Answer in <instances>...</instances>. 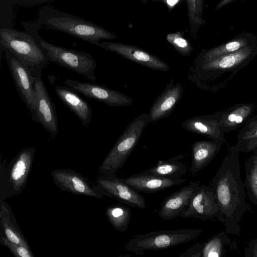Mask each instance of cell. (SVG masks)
<instances>
[{
	"label": "cell",
	"mask_w": 257,
	"mask_h": 257,
	"mask_svg": "<svg viewBox=\"0 0 257 257\" xmlns=\"http://www.w3.org/2000/svg\"><path fill=\"white\" fill-rule=\"evenodd\" d=\"M234 0H220V1L216 6L215 9H219L222 8V7L224 6L225 5L228 4V3H230V2H232Z\"/></svg>",
	"instance_id": "d590c367"
},
{
	"label": "cell",
	"mask_w": 257,
	"mask_h": 257,
	"mask_svg": "<svg viewBox=\"0 0 257 257\" xmlns=\"http://www.w3.org/2000/svg\"><path fill=\"white\" fill-rule=\"evenodd\" d=\"M203 244L196 243L182 253L179 256L182 257H200L202 256Z\"/></svg>",
	"instance_id": "4dcf8cb0"
},
{
	"label": "cell",
	"mask_w": 257,
	"mask_h": 257,
	"mask_svg": "<svg viewBox=\"0 0 257 257\" xmlns=\"http://www.w3.org/2000/svg\"><path fill=\"white\" fill-rule=\"evenodd\" d=\"M51 175L54 184L62 190L98 199L104 195L97 185H92L87 178L75 170L55 169L51 172Z\"/></svg>",
	"instance_id": "30bf717a"
},
{
	"label": "cell",
	"mask_w": 257,
	"mask_h": 257,
	"mask_svg": "<svg viewBox=\"0 0 257 257\" xmlns=\"http://www.w3.org/2000/svg\"><path fill=\"white\" fill-rule=\"evenodd\" d=\"M223 243L221 237L214 236L203 244L202 256L219 257L222 255Z\"/></svg>",
	"instance_id": "f1b7e54d"
},
{
	"label": "cell",
	"mask_w": 257,
	"mask_h": 257,
	"mask_svg": "<svg viewBox=\"0 0 257 257\" xmlns=\"http://www.w3.org/2000/svg\"><path fill=\"white\" fill-rule=\"evenodd\" d=\"M249 130L246 132H252L257 130V119L250 123L248 125Z\"/></svg>",
	"instance_id": "8d00e7d4"
},
{
	"label": "cell",
	"mask_w": 257,
	"mask_h": 257,
	"mask_svg": "<svg viewBox=\"0 0 257 257\" xmlns=\"http://www.w3.org/2000/svg\"><path fill=\"white\" fill-rule=\"evenodd\" d=\"M36 21L40 28L65 33L98 47L101 40L116 38L115 35L92 22L49 6L40 9Z\"/></svg>",
	"instance_id": "7a4b0ae2"
},
{
	"label": "cell",
	"mask_w": 257,
	"mask_h": 257,
	"mask_svg": "<svg viewBox=\"0 0 257 257\" xmlns=\"http://www.w3.org/2000/svg\"><path fill=\"white\" fill-rule=\"evenodd\" d=\"M166 39L181 55L188 56L193 50L191 43L184 37L181 32L168 34Z\"/></svg>",
	"instance_id": "83f0119b"
},
{
	"label": "cell",
	"mask_w": 257,
	"mask_h": 257,
	"mask_svg": "<svg viewBox=\"0 0 257 257\" xmlns=\"http://www.w3.org/2000/svg\"><path fill=\"white\" fill-rule=\"evenodd\" d=\"M181 126L192 133L217 140L221 136V126L216 119L207 116H194L184 121Z\"/></svg>",
	"instance_id": "44dd1931"
},
{
	"label": "cell",
	"mask_w": 257,
	"mask_h": 257,
	"mask_svg": "<svg viewBox=\"0 0 257 257\" xmlns=\"http://www.w3.org/2000/svg\"><path fill=\"white\" fill-rule=\"evenodd\" d=\"M12 1H13V0H12Z\"/></svg>",
	"instance_id": "60d3db41"
},
{
	"label": "cell",
	"mask_w": 257,
	"mask_h": 257,
	"mask_svg": "<svg viewBox=\"0 0 257 257\" xmlns=\"http://www.w3.org/2000/svg\"><path fill=\"white\" fill-rule=\"evenodd\" d=\"M54 89L60 100L75 114L83 125L87 127L92 116V108L88 103L69 86L56 85Z\"/></svg>",
	"instance_id": "ac0fdd59"
},
{
	"label": "cell",
	"mask_w": 257,
	"mask_h": 257,
	"mask_svg": "<svg viewBox=\"0 0 257 257\" xmlns=\"http://www.w3.org/2000/svg\"><path fill=\"white\" fill-rule=\"evenodd\" d=\"M105 213L109 222L116 229L121 232L126 230L131 214L127 207L120 204L112 205L106 208Z\"/></svg>",
	"instance_id": "cb8c5ba5"
},
{
	"label": "cell",
	"mask_w": 257,
	"mask_h": 257,
	"mask_svg": "<svg viewBox=\"0 0 257 257\" xmlns=\"http://www.w3.org/2000/svg\"><path fill=\"white\" fill-rule=\"evenodd\" d=\"M248 181L252 193L257 199V170L254 167L250 171Z\"/></svg>",
	"instance_id": "836d02e7"
},
{
	"label": "cell",
	"mask_w": 257,
	"mask_h": 257,
	"mask_svg": "<svg viewBox=\"0 0 257 257\" xmlns=\"http://www.w3.org/2000/svg\"><path fill=\"white\" fill-rule=\"evenodd\" d=\"M96 185L104 195L133 207L144 209L146 203L143 196L114 174H102L96 180Z\"/></svg>",
	"instance_id": "9c48e42d"
},
{
	"label": "cell",
	"mask_w": 257,
	"mask_h": 257,
	"mask_svg": "<svg viewBox=\"0 0 257 257\" xmlns=\"http://www.w3.org/2000/svg\"><path fill=\"white\" fill-rule=\"evenodd\" d=\"M0 243L7 246L16 257H34L31 249L15 243L5 235H1Z\"/></svg>",
	"instance_id": "f546056e"
},
{
	"label": "cell",
	"mask_w": 257,
	"mask_h": 257,
	"mask_svg": "<svg viewBox=\"0 0 257 257\" xmlns=\"http://www.w3.org/2000/svg\"><path fill=\"white\" fill-rule=\"evenodd\" d=\"M19 31L4 28L0 30L1 48H6L28 68L36 80L41 77L42 69L49 61L43 49L39 45L28 26Z\"/></svg>",
	"instance_id": "3957f363"
},
{
	"label": "cell",
	"mask_w": 257,
	"mask_h": 257,
	"mask_svg": "<svg viewBox=\"0 0 257 257\" xmlns=\"http://www.w3.org/2000/svg\"><path fill=\"white\" fill-rule=\"evenodd\" d=\"M152 122L149 113L141 114L131 121L117 139L98 168L102 174L115 173L124 164L136 147L145 128Z\"/></svg>",
	"instance_id": "5b68a950"
},
{
	"label": "cell",
	"mask_w": 257,
	"mask_h": 257,
	"mask_svg": "<svg viewBox=\"0 0 257 257\" xmlns=\"http://www.w3.org/2000/svg\"><path fill=\"white\" fill-rule=\"evenodd\" d=\"M242 139L248 141L247 149L252 150L257 147V130L245 132Z\"/></svg>",
	"instance_id": "1f68e13d"
},
{
	"label": "cell",
	"mask_w": 257,
	"mask_h": 257,
	"mask_svg": "<svg viewBox=\"0 0 257 257\" xmlns=\"http://www.w3.org/2000/svg\"><path fill=\"white\" fill-rule=\"evenodd\" d=\"M180 217L202 220L217 217L222 221L223 216L216 203L212 187L209 185L200 186Z\"/></svg>",
	"instance_id": "8fae6325"
},
{
	"label": "cell",
	"mask_w": 257,
	"mask_h": 257,
	"mask_svg": "<svg viewBox=\"0 0 257 257\" xmlns=\"http://www.w3.org/2000/svg\"><path fill=\"white\" fill-rule=\"evenodd\" d=\"M183 94L182 85H173V80L167 85L162 93L156 98L149 112L152 122H157L169 116L174 110Z\"/></svg>",
	"instance_id": "2e32d148"
},
{
	"label": "cell",
	"mask_w": 257,
	"mask_h": 257,
	"mask_svg": "<svg viewBox=\"0 0 257 257\" xmlns=\"http://www.w3.org/2000/svg\"><path fill=\"white\" fill-rule=\"evenodd\" d=\"M198 228L163 230L138 234L123 246L125 250L143 255L145 250L165 249L189 242L202 232Z\"/></svg>",
	"instance_id": "8992f818"
},
{
	"label": "cell",
	"mask_w": 257,
	"mask_h": 257,
	"mask_svg": "<svg viewBox=\"0 0 257 257\" xmlns=\"http://www.w3.org/2000/svg\"><path fill=\"white\" fill-rule=\"evenodd\" d=\"M239 165L237 160L230 157L225 159L209 185L213 190L219 210L224 217L228 233L239 232L238 222L247 208Z\"/></svg>",
	"instance_id": "6da1fadb"
},
{
	"label": "cell",
	"mask_w": 257,
	"mask_h": 257,
	"mask_svg": "<svg viewBox=\"0 0 257 257\" xmlns=\"http://www.w3.org/2000/svg\"><path fill=\"white\" fill-rule=\"evenodd\" d=\"M64 83L86 97L104 102L110 106H125L133 103L131 97L103 85L71 79H66Z\"/></svg>",
	"instance_id": "7c38bea8"
},
{
	"label": "cell",
	"mask_w": 257,
	"mask_h": 257,
	"mask_svg": "<svg viewBox=\"0 0 257 257\" xmlns=\"http://www.w3.org/2000/svg\"><path fill=\"white\" fill-rule=\"evenodd\" d=\"M187 8L191 33L195 35L204 23L202 18L203 0H187Z\"/></svg>",
	"instance_id": "4316f807"
},
{
	"label": "cell",
	"mask_w": 257,
	"mask_h": 257,
	"mask_svg": "<svg viewBox=\"0 0 257 257\" xmlns=\"http://www.w3.org/2000/svg\"><path fill=\"white\" fill-rule=\"evenodd\" d=\"M1 235L6 236L9 239L18 244L30 249L15 218L13 211L4 200H0Z\"/></svg>",
	"instance_id": "d6986e66"
},
{
	"label": "cell",
	"mask_w": 257,
	"mask_h": 257,
	"mask_svg": "<svg viewBox=\"0 0 257 257\" xmlns=\"http://www.w3.org/2000/svg\"><path fill=\"white\" fill-rule=\"evenodd\" d=\"M35 40L45 51L49 61L82 75L96 82L94 70L96 62L90 54L56 45L43 39L38 34L40 28L36 21L26 22Z\"/></svg>",
	"instance_id": "277c9868"
},
{
	"label": "cell",
	"mask_w": 257,
	"mask_h": 257,
	"mask_svg": "<svg viewBox=\"0 0 257 257\" xmlns=\"http://www.w3.org/2000/svg\"><path fill=\"white\" fill-rule=\"evenodd\" d=\"M253 163V165H257V156L254 159Z\"/></svg>",
	"instance_id": "f35d334b"
},
{
	"label": "cell",
	"mask_w": 257,
	"mask_h": 257,
	"mask_svg": "<svg viewBox=\"0 0 257 257\" xmlns=\"http://www.w3.org/2000/svg\"><path fill=\"white\" fill-rule=\"evenodd\" d=\"M253 167H254V168H255L257 170V165H253Z\"/></svg>",
	"instance_id": "ab89813d"
},
{
	"label": "cell",
	"mask_w": 257,
	"mask_h": 257,
	"mask_svg": "<svg viewBox=\"0 0 257 257\" xmlns=\"http://www.w3.org/2000/svg\"><path fill=\"white\" fill-rule=\"evenodd\" d=\"M253 256L257 257V243L255 245L253 249Z\"/></svg>",
	"instance_id": "74e56055"
},
{
	"label": "cell",
	"mask_w": 257,
	"mask_h": 257,
	"mask_svg": "<svg viewBox=\"0 0 257 257\" xmlns=\"http://www.w3.org/2000/svg\"><path fill=\"white\" fill-rule=\"evenodd\" d=\"M219 148L216 141L195 142L192 145L190 172L196 173L205 167L214 158Z\"/></svg>",
	"instance_id": "ffe728a7"
},
{
	"label": "cell",
	"mask_w": 257,
	"mask_h": 257,
	"mask_svg": "<svg viewBox=\"0 0 257 257\" xmlns=\"http://www.w3.org/2000/svg\"><path fill=\"white\" fill-rule=\"evenodd\" d=\"M185 156L179 155L167 160H159L154 166L141 173L164 177H180L187 170V165L180 161Z\"/></svg>",
	"instance_id": "603a6c76"
},
{
	"label": "cell",
	"mask_w": 257,
	"mask_h": 257,
	"mask_svg": "<svg viewBox=\"0 0 257 257\" xmlns=\"http://www.w3.org/2000/svg\"><path fill=\"white\" fill-rule=\"evenodd\" d=\"M200 183V181H190L188 185L167 197L158 211L160 217L168 221L180 216L198 189Z\"/></svg>",
	"instance_id": "9a60e30c"
},
{
	"label": "cell",
	"mask_w": 257,
	"mask_h": 257,
	"mask_svg": "<svg viewBox=\"0 0 257 257\" xmlns=\"http://www.w3.org/2000/svg\"><path fill=\"white\" fill-rule=\"evenodd\" d=\"M54 1L55 0H13L12 1L14 4L30 8Z\"/></svg>",
	"instance_id": "d6a6232c"
},
{
	"label": "cell",
	"mask_w": 257,
	"mask_h": 257,
	"mask_svg": "<svg viewBox=\"0 0 257 257\" xmlns=\"http://www.w3.org/2000/svg\"><path fill=\"white\" fill-rule=\"evenodd\" d=\"M36 150L33 147L21 150L7 166L1 165L0 200L20 194L31 170Z\"/></svg>",
	"instance_id": "52a82bcc"
},
{
	"label": "cell",
	"mask_w": 257,
	"mask_h": 257,
	"mask_svg": "<svg viewBox=\"0 0 257 257\" xmlns=\"http://www.w3.org/2000/svg\"><path fill=\"white\" fill-rule=\"evenodd\" d=\"M169 10H172L180 1V0H162Z\"/></svg>",
	"instance_id": "e575fe53"
},
{
	"label": "cell",
	"mask_w": 257,
	"mask_h": 257,
	"mask_svg": "<svg viewBox=\"0 0 257 257\" xmlns=\"http://www.w3.org/2000/svg\"><path fill=\"white\" fill-rule=\"evenodd\" d=\"M252 52V49L246 46L235 52L202 62V68L204 70H223L230 69L245 61L251 55Z\"/></svg>",
	"instance_id": "7402d4cb"
},
{
	"label": "cell",
	"mask_w": 257,
	"mask_h": 257,
	"mask_svg": "<svg viewBox=\"0 0 257 257\" xmlns=\"http://www.w3.org/2000/svg\"><path fill=\"white\" fill-rule=\"evenodd\" d=\"M99 47L115 52L124 58L149 68L166 71L168 65L158 57L136 46L121 43L102 41Z\"/></svg>",
	"instance_id": "5bb4252c"
},
{
	"label": "cell",
	"mask_w": 257,
	"mask_h": 257,
	"mask_svg": "<svg viewBox=\"0 0 257 257\" xmlns=\"http://www.w3.org/2000/svg\"><path fill=\"white\" fill-rule=\"evenodd\" d=\"M123 181L138 191L154 193L162 191L174 185L180 184L186 181L180 177H164L154 175L139 173L122 178Z\"/></svg>",
	"instance_id": "e0dca14e"
},
{
	"label": "cell",
	"mask_w": 257,
	"mask_h": 257,
	"mask_svg": "<svg viewBox=\"0 0 257 257\" xmlns=\"http://www.w3.org/2000/svg\"><path fill=\"white\" fill-rule=\"evenodd\" d=\"M29 109L32 119L42 125L55 139L59 130L55 105L41 77L35 80L34 97Z\"/></svg>",
	"instance_id": "ba28073f"
},
{
	"label": "cell",
	"mask_w": 257,
	"mask_h": 257,
	"mask_svg": "<svg viewBox=\"0 0 257 257\" xmlns=\"http://www.w3.org/2000/svg\"><path fill=\"white\" fill-rule=\"evenodd\" d=\"M248 44L247 40L244 38H239L228 42L207 50L203 56L202 62L235 52L243 47L247 46Z\"/></svg>",
	"instance_id": "d4e9b609"
},
{
	"label": "cell",
	"mask_w": 257,
	"mask_h": 257,
	"mask_svg": "<svg viewBox=\"0 0 257 257\" xmlns=\"http://www.w3.org/2000/svg\"><path fill=\"white\" fill-rule=\"evenodd\" d=\"M253 106L244 104L235 108L225 114L220 121V126L226 127H235L241 124L250 115Z\"/></svg>",
	"instance_id": "484cf974"
},
{
	"label": "cell",
	"mask_w": 257,
	"mask_h": 257,
	"mask_svg": "<svg viewBox=\"0 0 257 257\" xmlns=\"http://www.w3.org/2000/svg\"><path fill=\"white\" fill-rule=\"evenodd\" d=\"M1 50L5 53L7 63L17 90L29 109L34 97V84L36 79L33 77L24 64L10 51L6 48H1Z\"/></svg>",
	"instance_id": "4fadbf2b"
}]
</instances>
